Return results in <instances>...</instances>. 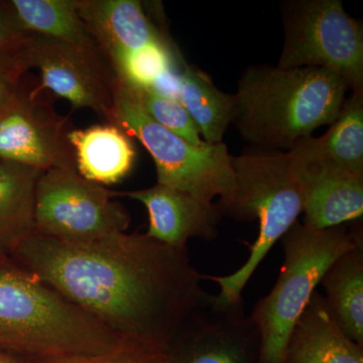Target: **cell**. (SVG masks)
Masks as SVG:
<instances>
[{
  "label": "cell",
  "instance_id": "cell-23",
  "mask_svg": "<svg viewBox=\"0 0 363 363\" xmlns=\"http://www.w3.org/2000/svg\"><path fill=\"white\" fill-rule=\"evenodd\" d=\"M173 64L169 45H152L125 57L113 69L117 78L133 86H156Z\"/></svg>",
  "mask_w": 363,
  "mask_h": 363
},
{
  "label": "cell",
  "instance_id": "cell-15",
  "mask_svg": "<svg viewBox=\"0 0 363 363\" xmlns=\"http://www.w3.org/2000/svg\"><path fill=\"white\" fill-rule=\"evenodd\" d=\"M285 363H363V346L342 330L316 291L289 336Z\"/></svg>",
  "mask_w": 363,
  "mask_h": 363
},
{
  "label": "cell",
  "instance_id": "cell-12",
  "mask_svg": "<svg viewBox=\"0 0 363 363\" xmlns=\"http://www.w3.org/2000/svg\"><path fill=\"white\" fill-rule=\"evenodd\" d=\"M142 203L149 214L145 235L168 247L187 250L191 238L215 240L223 218L215 202L203 201L189 193L156 184L142 190L117 192Z\"/></svg>",
  "mask_w": 363,
  "mask_h": 363
},
{
  "label": "cell",
  "instance_id": "cell-21",
  "mask_svg": "<svg viewBox=\"0 0 363 363\" xmlns=\"http://www.w3.org/2000/svg\"><path fill=\"white\" fill-rule=\"evenodd\" d=\"M26 33L80 47L98 48L78 13L77 0H11Z\"/></svg>",
  "mask_w": 363,
  "mask_h": 363
},
{
  "label": "cell",
  "instance_id": "cell-25",
  "mask_svg": "<svg viewBox=\"0 0 363 363\" xmlns=\"http://www.w3.org/2000/svg\"><path fill=\"white\" fill-rule=\"evenodd\" d=\"M26 39L0 51V113L16 94L21 78L30 69L26 55Z\"/></svg>",
  "mask_w": 363,
  "mask_h": 363
},
{
  "label": "cell",
  "instance_id": "cell-17",
  "mask_svg": "<svg viewBox=\"0 0 363 363\" xmlns=\"http://www.w3.org/2000/svg\"><path fill=\"white\" fill-rule=\"evenodd\" d=\"M290 152L300 159L363 175V91L345 98L337 118L325 135L311 136Z\"/></svg>",
  "mask_w": 363,
  "mask_h": 363
},
{
  "label": "cell",
  "instance_id": "cell-10",
  "mask_svg": "<svg viewBox=\"0 0 363 363\" xmlns=\"http://www.w3.org/2000/svg\"><path fill=\"white\" fill-rule=\"evenodd\" d=\"M169 363H257L260 334L245 302L210 294L168 346Z\"/></svg>",
  "mask_w": 363,
  "mask_h": 363
},
{
  "label": "cell",
  "instance_id": "cell-2",
  "mask_svg": "<svg viewBox=\"0 0 363 363\" xmlns=\"http://www.w3.org/2000/svg\"><path fill=\"white\" fill-rule=\"evenodd\" d=\"M348 90L340 76L323 68L248 67L233 94L231 124L252 145L290 152L334 123Z\"/></svg>",
  "mask_w": 363,
  "mask_h": 363
},
{
  "label": "cell",
  "instance_id": "cell-3",
  "mask_svg": "<svg viewBox=\"0 0 363 363\" xmlns=\"http://www.w3.org/2000/svg\"><path fill=\"white\" fill-rule=\"evenodd\" d=\"M123 340L11 259L0 257V348L30 357L102 354Z\"/></svg>",
  "mask_w": 363,
  "mask_h": 363
},
{
  "label": "cell",
  "instance_id": "cell-16",
  "mask_svg": "<svg viewBox=\"0 0 363 363\" xmlns=\"http://www.w3.org/2000/svg\"><path fill=\"white\" fill-rule=\"evenodd\" d=\"M68 142L78 173L98 185L118 183L135 164V145L130 136L116 124L106 123L72 130L68 133Z\"/></svg>",
  "mask_w": 363,
  "mask_h": 363
},
{
  "label": "cell",
  "instance_id": "cell-19",
  "mask_svg": "<svg viewBox=\"0 0 363 363\" xmlns=\"http://www.w3.org/2000/svg\"><path fill=\"white\" fill-rule=\"evenodd\" d=\"M320 284L339 326L363 346V242L336 259Z\"/></svg>",
  "mask_w": 363,
  "mask_h": 363
},
{
  "label": "cell",
  "instance_id": "cell-20",
  "mask_svg": "<svg viewBox=\"0 0 363 363\" xmlns=\"http://www.w3.org/2000/svg\"><path fill=\"white\" fill-rule=\"evenodd\" d=\"M179 101L190 114L203 140L209 145L222 143L233 121V94L222 92L205 72L184 65L178 77Z\"/></svg>",
  "mask_w": 363,
  "mask_h": 363
},
{
  "label": "cell",
  "instance_id": "cell-27",
  "mask_svg": "<svg viewBox=\"0 0 363 363\" xmlns=\"http://www.w3.org/2000/svg\"><path fill=\"white\" fill-rule=\"evenodd\" d=\"M0 363H16L14 359L0 350Z\"/></svg>",
  "mask_w": 363,
  "mask_h": 363
},
{
  "label": "cell",
  "instance_id": "cell-14",
  "mask_svg": "<svg viewBox=\"0 0 363 363\" xmlns=\"http://www.w3.org/2000/svg\"><path fill=\"white\" fill-rule=\"evenodd\" d=\"M78 13L112 70L125 57L169 45L138 0H77Z\"/></svg>",
  "mask_w": 363,
  "mask_h": 363
},
{
  "label": "cell",
  "instance_id": "cell-24",
  "mask_svg": "<svg viewBox=\"0 0 363 363\" xmlns=\"http://www.w3.org/2000/svg\"><path fill=\"white\" fill-rule=\"evenodd\" d=\"M32 358V363H169L164 348L138 342L124 344L118 350L102 354Z\"/></svg>",
  "mask_w": 363,
  "mask_h": 363
},
{
  "label": "cell",
  "instance_id": "cell-9",
  "mask_svg": "<svg viewBox=\"0 0 363 363\" xmlns=\"http://www.w3.org/2000/svg\"><path fill=\"white\" fill-rule=\"evenodd\" d=\"M26 55L30 69L40 72V90L64 98L73 111L90 109L109 123L116 76L99 48L30 35Z\"/></svg>",
  "mask_w": 363,
  "mask_h": 363
},
{
  "label": "cell",
  "instance_id": "cell-22",
  "mask_svg": "<svg viewBox=\"0 0 363 363\" xmlns=\"http://www.w3.org/2000/svg\"><path fill=\"white\" fill-rule=\"evenodd\" d=\"M128 85L135 92L143 109L160 125L191 145H204L199 128L179 100L164 94L157 86Z\"/></svg>",
  "mask_w": 363,
  "mask_h": 363
},
{
  "label": "cell",
  "instance_id": "cell-11",
  "mask_svg": "<svg viewBox=\"0 0 363 363\" xmlns=\"http://www.w3.org/2000/svg\"><path fill=\"white\" fill-rule=\"evenodd\" d=\"M42 92L20 86L0 113V160L42 172L75 167L68 118L58 116Z\"/></svg>",
  "mask_w": 363,
  "mask_h": 363
},
{
  "label": "cell",
  "instance_id": "cell-5",
  "mask_svg": "<svg viewBox=\"0 0 363 363\" xmlns=\"http://www.w3.org/2000/svg\"><path fill=\"white\" fill-rule=\"evenodd\" d=\"M281 241L284 262L279 278L250 314L260 334L257 363H285L289 336L325 274L341 255L363 242L362 231L345 225L317 230L298 221Z\"/></svg>",
  "mask_w": 363,
  "mask_h": 363
},
{
  "label": "cell",
  "instance_id": "cell-8",
  "mask_svg": "<svg viewBox=\"0 0 363 363\" xmlns=\"http://www.w3.org/2000/svg\"><path fill=\"white\" fill-rule=\"evenodd\" d=\"M117 192L86 180L75 167L40 174L35 189V231L65 240L125 231L130 215Z\"/></svg>",
  "mask_w": 363,
  "mask_h": 363
},
{
  "label": "cell",
  "instance_id": "cell-7",
  "mask_svg": "<svg viewBox=\"0 0 363 363\" xmlns=\"http://www.w3.org/2000/svg\"><path fill=\"white\" fill-rule=\"evenodd\" d=\"M285 40L278 67L323 68L352 92L363 91L362 26L340 0H295L283 6Z\"/></svg>",
  "mask_w": 363,
  "mask_h": 363
},
{
  "label": "cell",
  "instance_id": "cell-13",
  "mask_svg": "<svg viewBox=\"0 0 363 363\" xmlns=\"http://www.w3.org/2000/svg\"><path fill=\"white\" fill-rule=\"evenodd\" d=\"M290 154L304 191V225L321 230L362 218L363 175Z\"/></svg>",
  "mask_w": 363,
  "mask_h": 363
},
{
  "label": "cell",
  "instance_id": "cell-26",
  "mask_svg": "<svg viewBox=\"0 0 363 363\" xmlns=\"http://www.w3.org/2000/svg\"><path fill=\"white\" fill-rule=\"evenodd\" d=\"M30 35L21 28L9 1H0V51L20 44Z\"/></svg>",
  "mask_w": 363,
  "mask_h": 363
},
{
  "label": "cell",
  "instance_id": "cell-6",
  "mask_svg": "<svg viewBox=\"0 0 363 363\" xmlns=\"http://www.w3.org/2000/svg\"><path fill=\"white\" fill-rule=\"evenodd\" d=\"M109 123L140 140L156 164L157 184L214 202L233 185V157L225 143L193 145L156 123L130 86L116 77Z\"/></svg>",
  "mask_w": 363,
  "mask_h": 363
},
{
  "label": "cell",
  "instance_id": "cell-18",
  "mask_svg": "<svg viewBox=\"0 0 363 363\" xmlns=\"http://www.w3.org/2000/svg\"><path fill=\"white\" fill-rule=\"evenodd\" d=\"M43 172L0 160V257L11 259L35 231V189Z\"/></svg>",
  "mask_w": 363,
  "mask_h": 363
},
{
  "label": "cell",
  "instance_id": "cell-4",
  "mask_svg": "<svg viewBox=\"0 0 363 363\" xmlns=\"http://www.w3.org/2000/svg\"><path fill=\"white\" fill-rule=\"evenodd\" d=\"M233 185L218 198L222 216L259 223V234L245 264L227 276H204L220 288L222 300H238L260 262L304 212L305 197L290 152L233 157Z\"/></svg>",
  "mask_w": 363,
  "mask_h": 363
},
{
  "label": "cell",
  "instance_id": "cell-1",
  "mask_svg": "<svg viewBox=\"0 0 363 363\" xmlns=\"http://www.w3.org/2000/svg\"><path fill=\"white\" fill-rule=\"evenodd\" d=\"M11 259L119 338L164 350L210 295L187 250L145 233L65 240L33 231Z\"/></svg>",
  "mask_w": 363,
  "mask_h": 363
}]
</instances>
